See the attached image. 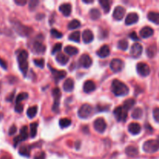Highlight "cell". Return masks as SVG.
I'll return each mask as SVG.
<instances>
[{"label": "cell", "instance_id": "obj_48", "mask_svg": "<svg viewBox=\"0 0 159 159\" xmlns=\"http://www.w3.org/2000/svg\"><path fill=\"white\" fill-rule=\"evenodd\" d=\"M23 110V106L21 103L16 104L15 107V111L16 113H22Z\"/></svg>", "mask_w": 159, "mask_h": 159}, {"label": "cell", "instance_id": "obj_52", "mask_svg": "<svg viewBox=\"0 0 159 159\" xmlns=\"http://www.w3.org/2000/svg\"><path fill=\"white\" fill-rule=\"evenodd\" d=\"M130 37L132 39V40H139V37H138V35H137V34L135 32H132L130 34Z\"/></svg>", "mask_w": 159, "mask_h": 159}, {"label": "cell", "instance_id": "obj_25", "mask_svg": "<svg viewBox=\"0 0 159 159\" xmlns=\"http://www.w3.org/2000/svg\"><path fill=\"white\" fill-rule=\"evenodd\" d=\"M125 153L127 156L134 158V157L138 156L139 152H138V149L134 146H128V147L126 148Z\"/></svg>", "mask_w": 159, "mask_h": 159}, {"label": "cell", "instance_id": "obj_56", "mask_svg": "<svg viewBox=\"0 0 159 159\" xmlns=\"http://www.w3.org/2000/svg\"><path fill=\"white\" fill-rule=\"evenodd\" d=\"M1 159H10V158H9V157H8V156H3Z\"/></svg>", "mask_w": 159, "mask_h": 159}, {"label": "cell", "instance_id": "obj_51", "mask_svg": "<svg viewBox=\"0 0 159 159\" xmlns=\"http://www.w3.org/2000/svg\"><path fill=\"white\" fill-rule=\"evenodd\" d=\"M97 110L99 112L107 111V110H109V106H104V107H102L100 106H97Z\"/></svg>", "mask_w": 159, "mask_h": 159}, {"label": "cell", "instance_id": "obj_4", "mask_svg": "<svg viewBox=\"0 0 159 159\" xmlns=\"http://www.w3.org/2000/svg\"><path fill=\"white\" fill-rule=\"evenodd\" d=\"M143 150L146 153H155L159 151V140H148L143 144Z\"/></svg>", "mask_w": 159, "mask_h": 159}, {"label": "cell", "instance_id": "obj_33", "mask_svg": "<svg viewBox=\"0 0 159 159\" xmlns=\"http://www.w3.org/2000/svg\"><path fill=\"white\" fill-rule=\"evenodd\" d=\"M99 4H100L101 7L103 9L104 12L105 13H108L110 9V2L108 1V0H100L99 2Z\"/></svg>", "mask_w": 159, "mask_h": 159}, {"label": "cell", "instance_id": "obj_16", "mask_svg": "<svg viewBox=\"0 0 159 159\" xmlns=\"http://www.w3.org/2000/svg\"><path fill=\"white\" fill-rule=\"evenodd\" d=\"M46 51V46L40 41L34 42L33 44V51L37 54H43Z\"/></svg>", "mask_w": 159, "mask_h": 159}, {"label": "cell", "instance_id": "obj_34", "mask_svg": "<svg viewBox=\"0 0 159 159\" xmlns=\"http://www.w3.org/2000/svg\"><path fill=\"white\" fill-rule=\"evenodd\" d=\"M143 116V110L141 108H135L132 112L131 116L135 120L141 119Z\"/></svg>", "mask_w": 159, "mask_h": 159}, {"label": "cell", "instance_id": "obj_13", "mask_svg": "<svg viewBox=\"0 0 159 159\" xmlns=\"http://www.w3.org/2000/svg\"><path fill=\"white\" fill-rule=\"evenodd\" d=\"M48 67H49L50 69H51L53 77H54L56 82H58L59 80L63 79L64 78H65V76H66V72H65V71H63V70H56L54 69V68H53L51 65H48Z\"/></svg>", "mask_w": 159, "mask_h": 159}, {"label": "cell", "instance_id": "obj_14", "mask_svg": "<svg viewBox=\"0 0 159 159\" xmlns=\"http://www.w3.org/2000/svg\"><path fill=\"white\" fill-rule=\"evenodd\" d=\"M126 9H124L123 6H118L115 8L114 11H113V17L116 20H121L124 17V15H125Z\"/></svg>", "mask_w": 159, "mask_h": 159}, {"label": "cell", "instance_id": "obj_19", "mask_svg": "<svg viewBox=\"0 0 159 159\" xmlns=\"http://www.w3.org/2000/svg\"><path fill=\"white\" fill-rule=\"evenodd\" d=\"M94 39V34L90 30H85L82 33V40L85 43H89Z\"/></svg>", "mask_w": 159, "mask_h": 159}, {"label": "cell", "instance_id": "obj_43", "mask_svg": "<svg viewBox=\"0 0 159 159\" xmlns=\"http://www.w3.org/2000/svg\"><path fill=\"white\" fill-rule=\"evenodd\" d=\"M62 48V44L61 43H57L55 45H54V48H52V51H51V54H57L58 53L59 51L61 50Z\"/></svg>", "mask_w": 159, "mask_h": 159}, {"label": "cell", "instance_id": "obj_12", "mask_svg": "<svg viewBox=\"0 0 159 159\" xmlns=\"http://www.w3.org/2000/svg\"><path fill=\"white\" fill-rule=\"evenodd\" d=\"M142 45L138 43H135L132 45L131 48H130V54L131 55V57H134V58H138L141 55V54H142Z\"/></svg>", "mask_w": 159, "mask_h": 159}, {"label": "cell", "instance_id": "obj_23", "mask_svg": "<svg viewBox=\"0 0 159 159\" xmlns=\"http://www.w3.org/2000/svg\"><path fill=\"white\" fill-rule=\"evenodd\" d=\"M154 34V30L150 26H144L140 31V35L143 38H148Z\"/></svg>", "mask_w": 159, "mask_h": 159}, {"label": "cell", "instance_id": "obj_32", "mask_svg": "<svg viewBox=\"0 0 159 159\" xmlns=\"http://www.w3.org/2000/svg\"><path fill=\"white\" fill-rule=\"evenodd\" d=\"M89 17L93 20H97L101 17V13L99 9H92L89 11Z\"/></svg>", "mask_w": 159, "mask_h": 159}, {"label": "cell", "instance_id": "obj_2", "mask_svg": "<svg viewBox=\"0 0 159 159\" xmlns=\"http://www.w3.org/2000/svg\"><path fill=\"white\" fill-rule=\"evenodd\" d=\"M12 24L16 32L21 37H28L33 33L32 28L23 25L18 20H12Z\"/></svg>", "mask_w": 159, "mask_h": 159}, {"label": "cell", "instance_id": "obj_38", "mask_svg": "<svg viewBox=\"0 0 159 159\" xmlns=\"http://www.w3.org/2000/svg\"><path fill=\"white\" fill-rule=\"evenodd\" d=\"M37 127H38V124H37V123H32V124H30V137L32 138H34L37 136Z\"/></svg>", "mask_w": 159, "mask_h": 159}, {"label": "cell", "instance_id": "obj_31", "mask_svg": "<svg viewBox=\"0 0 159 159\" xmlns=\"http://www.w3.org/2000/svg\"><path fill=\"white\" fill-rule=\"evenodd\" d=\"M19 153H20V155L24 157H30V148L29 146L27 145H23L21 146L19 150Z\"/></svg>", "mask_w": 159, "mask_h": 159}, {"label": "cell", "instance_id": "obj_20", "mask_svg": "<svg viewBox=\"0 0 159 159\" xmlns=\"http://www.w3.org/2000/svg\"><path fill=\"white\" fill-rule=\"evenodd\" d=\"M96 89V85L95 82L92 80H88L84 83L83 90L85 93H89L94 91Z\"/></svg>", "mask_w": 159, "mask_h": 159}, {"label": "cell", "instance_id": "obj_49", "mask_svg": "<svg viewBox=\"0 0 159 159\" xmlns=\"http://www.w3.org/2000/svg\"><path fill=\"white\" fill-rule=\"evenodd\" d=\"M34 159H46V154L43 152H40L38 155L34 157Z\"/></svg>", "mask_w": 159, "mask_h": 159}, {"label": "cell", "instance_id": "obj_7", "mask_svg": "<svg viewBox=\"0 0 159 159\" xmlns=\"http://www.w3.org/2000/svg\"><path fill=\"white\" fill-rule=\"evenodd\" d=\"M52 95L54 96V103H53L52 110L54 112H58L59 104H60V99L61 97V93L58 88H54L52 90Z\"/></svg>", "mask_w": 159, "mask_h": 159}, {"label": "cell", "instance_id": "obj_42", "mask_svg": "<svg viewBox=\"0 0 159 159\" xmlns=\"http://www.w3.org/2000/svg\"><path fill=\"white\" fill-rule=\"evenodd\" d=\"M51 34L53 37H54V38L58 39V38H61V37H63V34H62L60 31H58L56 29H51Z\"/></svg>", "mask_w": 159, "mask_h": 159}, {"label": "cell", "instance_id": "obj_28", "mask_svg": "<svg viewBox=\"0 0 159 159\" xmlns=\"http://www.w3.org/2000/svg\"><path fill=\"white\" fill-rule=\"evenodd\" d=\"M148 19L155 24H159V12H150L148 14Z\"/></svg>", "mask_w": 159, "mask_h": 159}, {"label": "cell", "instance_id": "obj_37", "mask_svg": "<svg viewBox=\"0 0 159 159\" xmlns=\"http://www.w3.org/2000/svg\"><path fill=\"white\" fill-rule=\"evenodd\" d=\"M71 124V120L68 118H62L59 120V126L61 128H66V127H69Z\"/></svg>", "mask_w": 159, "mask_h": 159}, {"label": "cell", "instance_id": "obj_36", "mask_svg": "<svg viewBox=\"0 0 159 159\" xmlns=\"http://www.w3.org/2000/svg\"><path fill=\"white\" fill-rule=\"evenodd\" d=\"M68 39L70 40L76 42V43H79L80 41V32L79 31H75V32L71 33L68 37Z\"/></svg>", "mask_w": 159, "mask_h": 159}, {"label": "cell", "instance_id": "obj_9", "mask_svg": "<svg viewBox=\"0 0 159 159\" xmlns=\"http://www.w3.org/2000/svg\"><path fill=\"white\" fill-rule=\"evenodd\" d=\"M110 68L113 72H120L124 67V63L121 59L114 58L111 61L110 65Z\"/></svg>", "mask_w": 159, "mask_h": 159}, {"label": "cell", "instance_id": "obj_29", "mask_svg": "<svg viewBox=\"0 0 159 159\" xmlns=\"http://www.w3.org/2000/svg\"><path fill=\"white\" fill-rule=\"evenodd\" d=\"M65 52L66 53L67 55H69V56H74L76 55V54L79 53V49L75 47H73V46H67L65 48Z\"/></svg>", "mask_w": 159, "mask_h": 159}, {"label": "cell", "instance_id": "obj_26", "mask_svg": "<svg viewBox=\"0 0 159 159\" xmlns=\"http://www.w3.org/2000/svg\"><path fill=\"white\" fill-rule=\"evenodd\" d=\"M56 61L60 65H65L69 61V57L68 55H65V54H62V53H58L56 56Z\"/></svg>", "mask_w": 159, "mask_h": 159}, {"label": "cell", "instance_id": "obj_45", "mask_svg": "<svg viewBox=\"0 0 159 159\" xmlns=\"http://www.w3.org/2000/svg\"><path fill=\"white\" fill-rule=\"evenodd\" d=\"M39 4V1H37V0H31V1H30V3H29V8L30 10H34V9L37 8V6H38Z\"/></svg>", "mask_w": 159, "mask_h": 159}, {"label": "cell", "instance_id": "obj_41", "mask_svg": "<svg viewBox=\"0 0 159 159\" xmlns=\"http://www.w3.org/2000/svg\"><path fill=\"white\" fill-rule=\"evenodd\" d=\"M28 96H28V94L26 93H20V94H19L16 97V104L20 103L22 101H23V100H25V99H27Z\"/></svg>", "mask_w": 159, "mask_h": 159}, {"label": "cell", "instance_id": "obj_30", "mask_svg": "<svg viewBox=\"0 0 159 159\" xmlns=\"http://www.w3.org/2000/svg\"><path fill=\"white\" fill-rule=\"evenodd\" d=\"M135 102H135V100L134 99H127V100L124 101V105H123V109L125 111H128V110H130L134 106Z\"/></svg>", "mask_w": 159, "mask_h": 159}, {"label": "cell", "instance_id": "obj_3", "mask_svg": "<svg viewBox=\"0 0 159 159\" xmlns=\"http://www.w3.org/2000/svg\"><path fill=\"white\" fill-rule=\"evenodd\" d=\"M28 53L27 51L23 50L19 52L18 56H17V61H18L19 68H20V71L23 73V75L26 76V73L28 71Z\"/></svg>", "mask_w": 159, "mask_h": 159}, {"label": "cell", "instance_id": "obj_1", "mask_svg": "<svg viewBox=\"0 0 159 159\" xmlns=\"http://www.w3.org/2000/svg\"><path fill=\"white\" fill-rule=\"evenodd\" d=\"M111 90L116 96H124L129 93V89L124 82L118 79H114L112 82Z\"/></svg>", "mask_w": 159, "mask_h": 159}, {"label": "cell", "instance_id": "obj_55", "mask_svg": "<svg viewBox=\"0 0 159 159\" xmlns=\"http://www.w3.org/2000/svg\"><path fill=\"white\" fill-rule=\"evenodd\" d=\"M84 3H93V0H90V1H87V0H83Z\"/></svg>", "mask_w": 159, "mask_h": 159}, {"label": "cell", "instance_id": "obj_21", "mask_svg": "<svg viewBox=\"0 0 159 159\" xmlns=\"http://www.w3.org/2000/svg\"><path fill=\"white\" fill-rule=\"evenodd\" d=\"M96 54H97L99 57H102V58L108 57L110 54V48H109L108 45H103V46H102L99 48V50L96 52Z\"/></svg>", "mask_w": 159, "mask_h": 159}, {"label": "cell", "instance_id": "obj_6", "mask_svg": "<svg viewBox=\"0 0 159 159\" xmlns=\"http://www.w3.org/2000/svg\"><path fill=\"white\" fill-rule=\"evenodd\" d=\"M92 111H93V108H92V107L89 104H83L79 110L78 116L81 119H87L92 114Z\"/></svg>", "mask_w": 159, "mask_h": 159}, {"label": "cell", "instance_id": "obj_44", "mask_svg": "<svg viewBox=\"0 0 159 159\" xmlns=\"http://www.w3.org/2000/svg\"><path fill=\"white\" fill-rule=\"evenodd\" d=\"M34 62L36 66L39 67V68H43V67H44V60L43 59H35V60H34Z\"/></svg>", "mask_w": 159, "mask_h": 159}, {"label": "cell", "instance_id": "obj_8", "mask_svg": "<svg viewBox=\"0 0 159 159\" xmlns=\"http://www.w3.org/2000/svg\"><path fill=\"white\" fill-rule=\"evenodd\" d=\"M137 71L142 77H147L150 75L151 68L147 64L144 62H140L137 65Z\"/></svg>", "mask_w": 159, "mask_h": 159}, {"label": "cell", "instance_id": "obj_27", "mask_svg": "<svg viewBox=\"0 0 159 159\" xmlns=\"http://www.w3.org/2000/svg\"><path fill=\"white\" fill-rule=\"evenodd\" d=\"M146 54H147L148 57L152 58L155 57L157 54V47L155 44H152L147 48L146 50Z\"/></svg>", "mask_w": 159, "mask_h": 159}, {"label": "cell", "instance_id": "obj_35", "mask_svg": "<svg viewBox=\"0 0 159 159\" xmlns=\"http://www.w3.org/2000/svg\"><path fill=\"white\" fill-rule=\"evenodd\" d=\"M37 106H34V107H30L27 110V112H26V115L29 118L32 119L34 116L37 115Z\"/></svg>", "mask_w": 159, "mask_h": 159}, {"label": "cell", "instance_id": "obj_5", "mask_svg": "<svg viewBox=\"0 0 159 159\" xmlns=\"http://www.w3.org/2000/svg\"><path fill=\"white\" fill-rule=\"evenodd\" d=\"M29 137V134H28V127L26 126H23L21 127L20 131V135L16 137L13 139L14 142V147H16L21 141H26Z\"/></svg>", "mask_w": 159, "mask_h": 159}, {"label": "cell", "instance_id": "obj_46", "mask_svg": "<svg viewBox=\"0 0 159 159\" xmlns=\"http://www.w3.org/2000/svg\"><path fill=\"white\" fill-rule=\"evenodd\" d=\"M153 116L155 118V120L159 123V107H156L153 110Z\"/></svg>", "mask_w": 159, "mask_h": 159}, {"label": "cell", "instance_id": "obj_54", "mask_svg": "<svg viewBox=\"0 0 159 159\" xmlns=\"http://www.w3.org/2000/svg\"><path fill=\"white\" fill-rule=\"evenodd\" d=\"M13 95H14V93H12V95H10L9 97H7V101H12V98H13Z\"/></svg>", "mask_w": 159, "mask_h": 159}, {"label": "cell", "instance_id": "obj_39", "mask_svg": "<svg viewBox=\"0 0 159 159\" xmlns=\"http://www.w3.org/2000/svg\"><path fill=\"white\" fill-rule=\"evenodd\" d=\"M81 23L78 20H73L68 23V27L69 30H75V29H77L80 26Z\"/></svg>", "mask_w": 159, "mask_h": 159}, {"label": "cell", "instance_id": "obj_10", "mask_svg": "<svg viewBox=\"0 0 159 159\" xmlns=\"http://www.w3.org/2000/svg\"><path fill=\"white\" fill-rule=\"evenodd\" d=\"M113 114H114L115 118L116 119V120L119 121V122H124L126 121L127 117V111L123 109L122 107H116L114 110H113Z\"/></svg>", "mask_w": 159, "mask_h": 159}, {"label": "cell", "instance_id": "obj_50", "mask_svg": "<svg viewBox=\"0 0 159 159\" xmlns=\"http://www.w3.org/2000/svg\"><path fill=\"white\" fill-rule=\"evenodd\" d=\"M0 66H1L3 69H5V70L7 69V67H8L7 63H6V61L3 60V59L1 58V57H0Z\"/></svg>", "mask_w": 159, "mask_h": 159}, {"label": "cell", "instance_id": "obj_18", "mask_svg": "<svg viewBox=\"0 0 159 159\" xmlns=\"http://www.w3.org/2000/svg\"><path fill=\"white\" fill-rule=\"evenodd\" d=\"M128 131L133 135H138L141 133V127L138 123H131L128 126Z\"/></svg>", "mask_w": 159, "mask_h": 159}, {"label": "cell", "instance_id": "obj_53", "mask_svg": "<svg viewBox=\"0 0 159 159\" xmlns=\"http://www.w3.org/2000/svg\"><path fill=\"white\" fill-rule=\"evenodd\" d=\"M16 4L19 5V6H24V5L26 4V0H16L15 1Z\"/></svg>", "mask_w": 159, "mask_h": 159}, {"label": "cell", "instance_id": "obj_15", "mask_svg": "<svg viewBox=\"0 0 159 159\" xmlns=\"http://www.w3.org/2000/svg\"><path fill=\"white\" fill-rule=\"evenodd\" d=\"M92 59L89 54H82L79 58V64L82 67L85 68H89L92 65Z\"/></svg>", "mask_w": 159, "mask_h": 159}, {"label": "cell", "instance_id": "obj_47", "mask_svg": "<svg viewBox=\"0 0 159 159\" xmlns=\"http://www.w3.org/2000/svg\"><path fill=\"white\" fill-rule=\"evenodd\" d=\"M16 131H17L16 127L15 125H12L9 130V135H10V136H12V135H14L16 133Z\"/></svg>", "mask_w": 159, "mask_h": 159}, {"label": "cell", "instance_id": "obj_24", "mask_svg": "<svg viewBox=\"0 0 159 159\" xmlns=\"http://www.w3.org/2000/svg\"><path fill=\"white\" fill-rule=\"evenodd\" d=\"M75 86V82L73 81L72 79H67L65 81L63 84V89L65 92H68V93H70V92L72 91L74 89Z\"/></svg>", "mask_w": 159, "mask_h": 159}, {"label": "cell", "instance_id": "obj_40", "mask_svg": "<svg viewBox=\"0 0 159 159\" xmlns=\"http://www.w3.org/2000/svg\"><path fill=\"white\" fill-rule=\"evenodd\" d=\"M117 48L122 51H126L128 48V42L126 40H119L117 43Z\"/></svg>", "mask_w": 159, "mask_h": 159}, {"label": "cell", "instance_id": "obj_11", "mask_svg": "<svg viewBox=\"0 0 159 159\" xmlns=\"http://www.w3.org/2000/svg\"><path fill=\"white\" fill-rule=\"evenodd\" d=\"M93 126H94L95 130L97 132H99V133H103L106 130V129H107V123H106L105 120L102 117L96 119L94 121Z\"/></svg>", "mask_w": 159, "mask_h": 159}, {"label": "cell", "instance_id": "obj_17", "mask_svg": "<svg viewBox=\"0 0 159 159\" xmlns=\"http://www.w3.org/2000/svg\"><path fill=\"white\" fill-rule=\"evenodd\" d=\"M138 20H139V16H138V15L136 12H130L126 17L125 24L128 25V26L134 24V23H138Z\"/></svg>", "mask_w": 159, "mask_h": 159}, {"label": "cell", "instance_id": "obj_22", "mask_svg": "<svg viewBox=\"0 0 159 159\" xmlns=\"http://www.w3.org/2000/svg\"><path fill=\"white\" fill-rule=\"evenodd\" d=\"M59 10L65 16H68L71 12V6L69 3H63L59 6Z\"/></svg>", "mask_w": 159, "mask_h": 159}]
</instances>
